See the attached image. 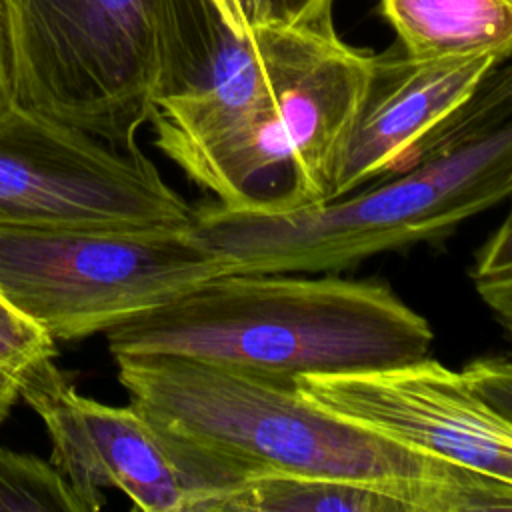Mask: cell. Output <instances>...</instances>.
Segmentation results:
<instances>
[{
  "mask_svg": "<svg viewBox=\"0 0 512 512\" xmlns=\"http://www.w3.org/2000/svg\"><path fill=\"white\" fill-rule=\"evenodd\" d=\"M114 362L130 404L254 474L362 482L400 496L414 512L512 510L510 482L346 420L304 396L296 380L168 354H128Z\"/></svg>",
  "mask_w": 512,
  "mask_h": 512,
  "instance_id": "1",
  "label": "cell"
},
{
  "mask_svg": "<svg viewBox=\"0 0 512 512\" xmlns=\"http://www.w3.org/2000/svg\"><path fill=\"white\" fill-rule=\"evenodd\" d=\"M112 358L168 354L272 378L426 358L434 332L388 284L322 272H226L104 332Z\"/></svg>",
  "mask_w": 512,
  "mask_h": 512,
  "instance_id": "2",
  "label": "cell"
},
{
  "mask_svg": "<svg viewBox=\"0 0 512 512\" xmlns=\"http://www.w3.org/2000/svg\"><path fill=\"white\" fill-rule=\"evenodd\" d=\"M14 100L116 148H138L154 96L208 60L206 0H0Z\"/></svg>",
  "mask_w": 512,
  "mask_h": 512,
  "instance_id": "3",
  "label": "cell"
},
{
  "mask_svg": "<svg viewBox=\"0 0 512 512\" xmlns=\"http://www.w3.org/2000/svg\"><path fill=\"white\" fill-rule=\"evenodd\" d=\"M344 196L286 212L194 208L192 230L226 272L322 274L452 234L512 196V120Z\"/></svg>",
  "mask_w": 512,
  "mask_h": 512,
  "instance_id": "4",
  "label": "cell"
},
{
  "mask_svg": "<svg viewBox=\"0 0 512 512\" xmlns=\"http://www.w3.org/2000/svg\"><path fill=\"white\" fill-rule=\"evenodd\" d=\"M254 30L262 80L216 202L250 212L324 202L376 54L344 42L334 20H268Z\"/></svg>",
  "mask_w": 512,
  "mask_h": 512,
  "instance_id": "5",
  "label": "cell"
},
{
  "mask_svg": "<svg viewBox=\"0 0 512 512\" xmlns=\"http://www.w3.org/2000/svg\"><path fill=\"white\" fill-rule=\"evenodd\" d=\"M226 274L190 226H0V292L54 342L104 334Z\"/></svg>",
  "mask_w": 512,
  "mask_h": 512,
  "instance_id": "6",
  "label": "cell"
},
{
  "mask_svg": "<svg viewBox=\"0 0 512 512\" xmlns=\"http://www.w3.org/2000/svg\"><path fill=\"white\" fill-rule=\"evenodd\" d=\"M18 396L42 420L50 460L88 512L104 506L106 488L120 490L144 512H222L228 494L254 474L156 424L130 402L110 406L80 394L54 356L20 374Z\"/></svg>",
  "mask_w": 512,
  "mask_h": 512,
  "instance_id": "7",
  "label": "cell"
},
{
  "mask_svg": "<svg viewBox=\"0 0 512 512\" xmlns=\"http://www.w3.org/2000/svg\"><path fill=\"white\" fill-rule=\"evenodd\" d=\"M194 208L140 150L16 100L0 110V226H190Z\"/></svg>",
  "mask_w": 512,
  "mask_h": 512,
  "instance_id": "8",
  "label": "cell"
},
{
  "mask_svg": "<svg viewBox=\"0 0 512 512\" xmlns=\"http://www.w3.org/2000/svg\"><path fill=\"white\" fill-rule=\"evenodd\" d=\"M296 386L322 408L416 452L512 484V420L462 372L430 356L380 370L304 374Z\"/></svg>",
  "mask_w": 512,
  "mask_h": 512,
  "instance_id": "9",
  "label": "cell"
},
{
  "mask_svg": "<svg viewBox=\"0 0 512 512\" xmlns=\"http://www.w3.org/2000/svg\"><path fill=\"white\" fill-rule=\"evenodd\" d=\"M496 64L492 56L414 58L398 44L376 54L328 200L392 174L402 156L458 110Z\"/></svg>",
  "mask_w": 512,
  "mask_h": 512,
  "instance_id": "10",
  "label": "cell"
},
{
  "mask_svg": "<svg viewBox=\"0 0 512 512\" xmlns=\"http://www.w3.org/2000/svg\"><path fill=\"white\" fill-rule=\"evenodd\" d=\"M378 14L414 58H512V0H378Z\"/></svg>",
  "mask_w": 512,
  "mask_h": 512,
  "instance_id": "11",
  "label": "cell"
},
{
  "mask_svg": "<svg viewBox=\"0 0 512 512\" xmlns=\"http://www.w3.org/2000/svg\"><path fill=\"white\" fill-rule=\"evenodd\" d=\"M222 512H414L400 496L362 482L258 472L224 500Z\"/></svg>",
  "mask_w": 512,
  "mask_h": 512,
  "instance_id": "12",
  "label": "cell"
},
{
  "mask_svg": "<svg viewBox=\"0 0 512 512\" xmlns=\"http://www.w3.org/2000/svg\"><path fill=\"white\" fill-rule=\"evenodd\" d=\"M0 512H88V508L52 460L0 446Z\"/></svg>",
  "mask_w": 512,
  "mask_h": 512,
  "instance_id": "13",
  "label": "cell"
},
{
  "mask_svg": "<svg viewBox=\"0 0 512 512\" xmlns=\"http://www.w3.org/2000/svg\"><path fill=\"white\" fill-rule=\"evenodd\" d=\"M54 340L0 292V382L20 374L44 356H54Z\"/></svg>",
  "mask_w": 512,
  "mask_h": 512,
  "instance_id": "14",
  "label": "cell"
},
{
  "mask_svg": "<svg viewBox=\"0 0 512 512\" xmlns=\"http://www.w3.org/2000/svg\"><path fill=\"white\" fill-rule=\"evenodd\" d=\"M462 112L466 122L482 132L496 130L512 120V58L496 64L484 76Z\"/></svg>",
  "mask_w": 512,
  "mask_h": 512,
  "instance_id": "15",
  "label": "cell"
},
{
  "mask_svg": "<svg viewBox=\"0 0 512 512\" xmlns=\"http://www.w3.org/2000/svg\"><path fill=\"white\" fill-rule=\"evenodd\" d=\"M478 396L512 420V358L480 356L462 370Z\"/></svg>",
  "mask_w": 512,
  "mask_h": 512,
  "instance_id": "16",
  "label": "cell"
},
{
  "mask_svg": "<svg viewBox=\"0 0 512 512\" xmlns=\"http://www.w3.org/2000/svg\"><path fill=\"white\" fill-rule=\"evenodd\" d=\"M470 278L474 284L512 278V196L506 216L476 250Z\"/></svg>",
  "mask_w": 512,
  "mask_h": 512,
  "instance_id": "17",
  "label": "cell"
},
{
  "mask_svg": "<svg viewBox=\"0 0 512 512\" xmlns=\"http://www.w3.org/2000/svg\"><path fill=\"white\" fill-rule=\"evenodd\" d=\"M216 16L236 34H248L254 26L278 20V0H206Z\"/></svg>",
  "mask_w": 512,
  "mask_h": 512,
  "instance_id": "18",
  "label": "cell"
},
{
  "mask_svg": "<svg viewBox=\"0 0 512 512\" xmlns=\"http://www.w3.org/2000/svg\"><path fill=\"white\" fill-rule=\"evenodd\" d=\"M478 296L512 342V278L474 284Z\"/></svg>",
  "mask_w": 512,
  "mask_h": 512,
  "instance_id": "19",
  "label": "cell"
},
{
  "mask_svg": "<svg viewBox=\"0 0 512 512\" xmlns=\"http://www.w3.org/2000/svg\"><path fill=\"white\" fill-rule=\"evenodd\" d=\"M334 0H278V20L324 22L332 18Z\"/></svg>",
  "mask_w": 512,
  "mask_h": 512,
  "instance_id": "20",
  "label": "cell"
},
{
  "mask_svg": "<svg viewBox=\"0 0 512 512\" xmlns=\"http://www.w3.org/2000/svg\"><path fill=\"white\" fill-rule=\"evenodd\" d=\"M14 102V82H12V60L4 22V10L0 2V110Z\"/></svg>",
  "mask_w": 512,
  "mask_h": 512,
  "instance_id": "21",
  "label": "cell"
}]
</instances>
